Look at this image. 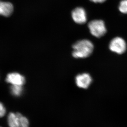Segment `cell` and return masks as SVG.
Instances as JSON below:
<instances>
[{"label":"cell","instance_id":"cell-10","mask_svg":"<svg viewBox=\"0 0 127 127\" xmlns=\"http://www.w3.org/2000/svg\"><path fill=\"white\" fill-rule=\"evenodd\" d=\"M119 9L121 13L127 14V0H122L120 2Z\"/></svg>","mask_w":127,"mask_h":127},{"label":"cell","instance_id":"cell-12","mask_svg":"<svg viewBox=\"0 0 127 127\" xmlns=\"http://www.w3.org/2000/svg\"><path fill=\"white\" fill-rule=\"evenodd\" d=\"M6 113V109L3 104L0 102V118L5 116Z\"/></svg>","mask_w":127,"mask_h":127},{"label":"cell","instance_id":"cell-1","mask_svg":"<svg viewBox=\"0 0 127 127\" xmlns=\"http://www.w3.org/2000/svg\"><path fill=\"white\" fill-rule=\"evenodd\" d=\"M72 48V56L76 59H83L91 55L94 51V46L91 41L84 39L74 43Z\"/></svg>","mask_w":127,"mask_h":127},{"label":"cell","instance_id":"cell-8","mask_svg":"<svg viewBox=\"0 0 127 127\" xmlns=\"http://www.w3.org/2000/svg\"><path fill=\"white\" fill-rule=\"evenodd\" d=\"M19 113L11 112L9 114L7 117V122L10 127H20Z\"/></svg>","mask_w":127,"mask_h":127},{"label":"cell","instance_id":"cell-9","mask_svg":"<svg viewBox=\"0 0 127 127\" xmlns=\"http://www.w3.org/2000/svg\"><path fill=\"white\" fill-rule=\"evenodd\" d=\"M10 92L14 96L18 97L20 96L23 93V87L22 86L11 85L10 88Z\"/></svg>","mask_w":127,"mask_h":127},{"label":"cell","instance_id":"cell-3","mask_svg":"<svg viewBox=\"0 0 127 127\" xmlns=\"http://www.w3.org/2000/svg\"><path fill=\"white\" fill-rule=\"evenodd\" d=\"M109 48L111 51L114 53L122 54L126 51L127 45L126 41L122 38L117 37L110 41Z\"/></svg>","mask_w":127,"mask_h":127},{"label":"cell","instance_id":"cell-13","mask_svg":"<svg viewBox=\"0 0 127 127\" xmlns=\"http://www.w3.org/2000/svg\"><path fill=\"white\" fill-rule=\"evenodd\" d=\"M90 0L95 3H103L106 0Z\"/></svg>","mask_w":127,"mask_h":127},{"label":"cell","instance_id":"cell-2","mask_svg":"<svg viewBox=\"0 0 127 127\" xmlns=\"http://www.w3.org/2000/svg\"><path fill=\"white\" fill-rule=\"evenodd\" d=\"M90 32L93 36L97 38L102 37L107 32L104 22L102 20H94L88 24Z\"/></svg>","mask_w":127,"mask_h":127},{"label":"cell","instance_id":"cell-5","mask_svg":"<svg viewBox=\"0 0 127 127\" xmlns=\"http://www.w3.org/2000/svg\"><path fill=\"white\" fill-rule=\"evenodd\" d=\"M84 9L78 7L74 9L72 11V17L75 23L79 24H85L87 21V16Z\"/></svg>","mask_w":127,"mask_h":127},{"label":"cell","instance_id":"cell-4","mask_svg":"<svg viewBox=\"0 0 127 127\" xmlns=\"http://www.w3.org/2000/svg\"><path fill=\"white\" fill-rule=\"evenodd\" d=\"M92 82V79L88 73L79 74L76 77V84L77 86L80 88L87 89L91 84Z\"/></svg>","mask_w":127,"mask_h":127},{"label":"cell","instance_id":"cell-14","mask_svg":"<svg viewBox=\"0 0 127 127\" xmlns=\"http://www.w3.org/2000/svg\"></svg>","mask_w":127,"mask_h":127},{"label":"cell","instance_id":"cell-6","mask_svg":"<svg viewBox=\"0 0 127 127\" xmlns=\"http://www.w3.org/2000/svg\"><path fill=\"white\" fill-rule=\"evenodd\" d=\"M6 82L11 85L22 86L25 83V78L23 75L17 72H12L7 74Z\"/></svg>","mask_w":127,"mask_h":127},{"label":"cell","instance_id":"cell-7","mask_svg":"<svg viewBox=\"0 0 127 127\" xmlns=\"http://www.w3.org/2000/svg\"><path fill=\"white\" fill-rule=\"evenodd\" d=\"M13 11V6L10 2L0 1V15L8 17L12 14Z\"/></svg>","mask_w":127,"mask_h":127},{"label":"cell","instance_id":"cell-11","mask_svg":"<svg viewBox=\"0 0 127 127\" xmlns=\"http://www.w3.org/2000/svg\"><path fill=\"white\" fill-rule=\"evenodd\" d=\"M20 127H29V120L27 118L23 116L22 114L20 115Z\"/></svg>","mask_w":127,"mask_h":127}]
</instances>
